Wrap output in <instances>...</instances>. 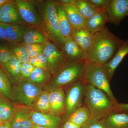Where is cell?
I'll list each match as a JSON object with an SVG mask.
<instances>
[{
	"label": "cell",
	"instance_id": "8d00e7d4",
	"mask_svg": "<svg viewBox=\"0 0 128 128\" xmlns=\"http://www.w3.org/2000/svg\"><path fill=\"white\" fill-rule=\"evenodd\" d=\"M32 73V72L24 67L21 64L20 68V73L22 78L27 79L28 80L31 75Z\"/></svg>",
	"mask_w": 128,
	"mask_h": 128
},
{
	"label": "cell",
	"instance_id": "836d02e7",
	"mask_svg": "<svg viewBox=\"0 0 128 128\" xmlns=\"http://www.w3.org/2000/svg\"><path fill=\"white\" fill-rule=\"evenodd\" d=\"M97 11L105 10L109 0H86Z\"/></svg>",
	"mask_w": 128,
	"mask_h": 128
},
{
	"label": "cell",
	"instance_id": "f546056e",
	"mask_svg": "<svg viewBox=\"0 0 128 128\" xmlns=\"http://www.w3.org/2000/svg\"><path fill=\"white\" fill-rule=\"evenodd\" d=\"M14 114L13 106L5 99L0 97V118L2 122L9 121Z\"/></svg>",
	"mask_w": 128,
	"mask_h": 128
},
{
	"label": "cell",
	"instance_id": "6da1fadb",
	"mask_svg": "<svg viewBox=\"0 0 128 128\" xmlns=\"http://www.w3.org/2000/svg\"><path fill=\"white\" fill-rule=\"evenodd\" d=\"M124 41L105 26L93 35L92 45L87 52L86 63L104 65L111 60Z\"/></svg>",
	"mask_w": 128,
	"mask_h": 128
},
{
	"label": "cell",
	"instance_id": "2e32d148",
	"mask_svg": "<svg viewBox=\"0 0 128 128\" xmlns=\"http://www.w3.org/2000/svg\"><path fill=\"white\" fill-rule=\"evenodd\" d=\"M21 22L20 17L13 2L1 6L0 23L20 24Z\"/></svg>",
	"mask_w": 128,
	"mask_h": 128
},
{
	"label": "cell",
	"instance_id": "4dcf8cb0",
	"mask_svg": "<svg viewBox=\"0 0 128 128\" xmlns=\"http://www.w3.org/2000/svg\"><path fill=\"white\" fill-rule=\"evenodd\" d=\"M12 88L7 76L0 69V93L6 98L10 99Z\"/></svg>",
	"mask_w": 128,
	"mask_h": 128
},
{
	"label": "cell",
	"instance_id": "74e56055",
	"mask_svg": "<svg viewBox=\"0 0 128 128\" xmlns=\"http://www.w3.org/2000/svg\"><path fill=\"white\" fill-rule=\"evenodd\" d=\"M115 110L128 113V103H117L115 105Z\"/></svg>",
	"mask_w": 128,
	"mask_h": 128
},
{
	"label": "cell",
	"instance_id": "9c48e42d",
	"mask_svg": "<svg viewBox=\"0 0 128 128\" xmlns=\"http://www.w3.org/2000/svg\"><path fill=\"white\" fill-rule=\"evenodd\" d=\"M21 19L28 24L42 30V21L35 4L26 0H13Z\"/></svg>",
	"mask_w": 128,
	"mask_h": 128
},
{
	"label": "cell",
	"instance_id": "52a82bcc",
	"mask_svg": "<svg viewBox=\"0 0 128 128\" xmlns=\"http://www.w3.org/2000/svg\"><path fill=\"white\" fill-rule=\"evenodd\" d=\"M43 54L48 60L50 74L54 75L67 62L64 50L50 41L44 44Z\"/></svg>",
	"mask_w": 128,
	"mask_h": 128
},
{
	"label": "cell",
	"instance_id": "ab89813d",
	"mask_svg": "<svg viewBox=\"0 0 128 128\" xmlns=\"http://www.w3.org/2000/svg\"><path fill=\"white\" fill-rule=\"evenodd\" d=\"M76 0H59L55 1L56 2L63 6L74 5Z\"/></svg>",
	"mask_w": 128,
	"mask_h": 128
},
{
	"label": "cell",
	"instance_id": "7402d4cb",
	"mask_svg": "<svg viewBox=\"0 0 128 128\" xmlns=\"http://www.w3.org/2000/svg\"><path fill=\"white\" fill-rule=\"evenodd\" d=\"M56 7L60 30L62 36L64 38L66 37L71 36L72 28L69 22L64 6L56 2Z\"/></svg>",
	"mask_w": 128,
	"mask_h": 128
},
{
	"label": "cell",
	"instance_id": "f35d334b",
	"mask_svg": "<svg viewBox=\"0 0 128 128\" xmlns=\"http://www.w3.org/2000/svg\"><path fill=\"white\" fill-rule=\"evenodd\" d=\"M29 62L35 68L38 67V68H42L45 70L43 66L41 64V62L37 59L36 57L30 58Z\"/></svg>",
	"mask_w": 128,
	"mask_h": 128
},
{
	"label": "cell",
	"instance_id": "b9f144b4",
	"mask_svg": "<svg viewBox=\"0 0 128 128\" xmlns=\"http://www.w3.org/2000/svg\"><path fill=\"white\" fill-rule=\"evenodd\" d=\"M0 40H6L4 29L1 23H0Z\"/></svg>",
	"mask_w": 128,
	"mask_h": 128
},
{
	"label": "cell",
	"instance_id": "ffe728a7",
	"mask_svg": "<svg viewBox=\"0 0 128 128\" xmlns=\"http://www.w3.org/2000/svg\"><path fill=\"white\" fill-rule=\"evenodd\" d=\"M48 41L44 33L40 30L28 28L19 43L23 46L32 44H44Z\"/></svg>",
	"mask_w": 128,
	"mask_h": 128
},
{
	"label": "cell",
	"instance_id": "7a4b0ae2",
	"mask_svg": "<svg viewBox=\"0 0 128 128\" xmlns=\"http://www.w3.org/2000/svg\"><path fill=\"white\" fill-rule=\"evenodd\" d=\"M34 4L41 18L43 32L50 41L63 50L64 38L60 30L55 1L37 2Z\"/></svg>",
	"mask_w": 128,
	"mask_h": 128
},
{
	"label": "cell",
	"instance_id": "e575fe53",
	"mask_svg": "<svg viewBox=\"0 0 128 128\" xmlns=\"http://www.w3.org/2000/svg\"><path fill=\"white\" fill-rule=\"evenodd\" d=\"M81 128H106L104 119L101 120L90 119Z\"/></svg>",
	"mask_w": 128,
	"mask_h": 128
},
{
	"label": "cell",
	"instance_id": "d6986e66",
	"mask_svg": "<svg viewBox=\"0 0 128 128\" xmlns=\"http://www.w3.org/2000/svg\"><path fill=\"white\" fill-rule=\"evenodd\" d=\"M4 29L6 41L19 43L28 28L20 24H2Z\"/></svg>",
	"mask_w": 128,
	"mask_h": 128
},
{
	"label": "cell",
	"instance_id": "5b68a950",
	"mask_svg": "<svg viewBox=\"0 0 128 128\" xmlns=\"http://www.w3.org/2000/svg\"><path fill=\"white\" fill-rule=\"evenodd\" d=\"M82 79L89 84L105 92L116 105L118 103L110 88V81L102 66L86 63Z\"/></svg>",
	"mask_w": 128,
	"mask_h": 128
},
{
	"label": "cell",
	"instance_id": "e0dca14e",
	"mask_svg": "<svg viewBox=\"0 0 128 128\" xmlns=\"http://www.w3.org/2000/svg\"><path fill=\"white\" fill-rule=\"evenodd\" d=\"M104 121L106 128H128V113L115 110Z\"/></svg>",
	"mask_w": 128,
	"mask_h": 128
},
{
	"label": "cell",
	"instance_id": "d6a6232c",
	"mask_svg": "<svg viewBox=\"0 0 128 128\" xmlns=\"http://www.w3.org/2000/svg\"><path fill=\"white\" fill-rule=\"evenodd\" d=\"M27 51L30 58L36 57L41 53H43L44 44H32L24 46Z\"/></svg>",
	"mask_w": 128,
	"mask_h": 128
},
{
	"label": "cell",
	"instance_id": "484cf974",
	"mask_svg": "<svg viewBox=\"0 0 128 128\" xmlns=\"http://www.w3.org/2000/svg\"><path fill=\"white\" fill-rule=\"evenodd\" d=\"M32 106L37 110V112L43 113L50 112L48 91H41L35 98Z\"/></svg>",
	"mask_w": 128,
	"mask_h": 128
},
{
	"label": "cell",
	"instance_id": "277c9868",
	"mask_svg": "<svg viewBox=\"0 0 128 128\" xmlns=\"http://www.w3.org/2000/svg\"><path fill=\"white\" fill-rule=\"evenodd\" d=\"M86 64V60L67 61L54 74L49 84V90L72 85L81 80Z\"/></svg>",
	"mask_w": 128,
	"mask_h": 128
},
{
	"label": "cell",
	"instance_id": "7bdbcfd3",
	"mask_svg": "<svg viewBox=\"0 0 128 128\" xmlns=\"http://www.w3.org/2000/svg\"><path fill=\"white\" fill-rule=\"evenodd\" d=\"M22 65L24 67H25L26 68L28 69V70H30V71L32 72L34 70L35 68L29 61L26 62V63L22 64Z\"/></svg>",
	"mask_w": 128,
	"mask_h": 128
},
{
	"label": "cell",
	"instance_id": "d590c367",
	"mask_svg": "<svg viewBox=\"0 0 128 128\" xmlns=\"http://www.w3.org/2000/svg\"><path fill=\"white\" fill-rule=\"evenodd\" d=\"M36 58L42 64L45 70L48 71V60L43 53H41L37 56Z\"/></svg>",
	"mask_w": 128,
	"mask_h": 128
},
{
	"label": "cell",
	"instance_id": "4fadbf2b",
	"mask_svg": "<svg viewBox=\"0 0 128 128\" xmlns=\"http://www.w3.org/2000/svg\"><path fill=\"white\" fill-rule=\"evenodd\" d=\"M50 112L59 116L66 111V95L62 88L49 90Z\"/></svg>",
	"mask_w": 128,
	"mask_h": 128
},
{
	"label": "cell",
	"instance_id": "f1b7e54d",
	"mask_svg": "<svg viewBox=\"0 0 128 128\" xmlns=\"http://www.w3.org/2000/svg\"><path fill=\"white\" fill-rule=\"evenodd\" d=\"M11 43L9 48L13 55L22 64L28 62L30 58L25 46L19 43Z\"/></svg>",
	"mask_w": 128,
	"mask_h": 128
},
{
	"label": "cell",
	"instance_id": "9a60e30c",
	"mask_svg": "<svg viewBox=\"0 0 128 128\" xmlns=\"http://www.w3.org/2000/svg\"><path fill=\"white\" fill-rule=\"evenodd\" d=\"M71 36L76 44L87 52L91 48L93 41V35L86 27L72 28Z\"/></svg>",
	"mask_w": 128,
	"mask_h": 128
},
{
	"label": "cell",
	"instance_id": "8fae6325",
	"mask_svg": "<svg viewBox=\"0 0 128 128\" xmlns=\"http://www.w3.org/2000/svg\"><path fill=\"white\" fill-rule=\"evenodd\" d=\"M30 116L34 124L45 128H60L62 123L61 118L51 113H43L32 110Z\"/></svg>",
	"mask_w": 128,
	"mask_h": 128
},
{
	"label": "cell",
	"instance_id": "3957f363",
	"mask_svg": "<svg viewBox=\"0 0 128 128\" xmlns=\"http://www.w3.org/2000/svg\"><path fill=\"white\" fill-rule=\"evenodd\" d=\"M84 100L91 119L101 120L115 110V104L104 92L85 83Z\"/></svg>",
	"mask_w": 128,
	"mask_h": 128
},
{
	"label": "cell",
	"instance_id": "ee69618b",
	"mask_svg": "<svg viewBox=\"0 0 128 128\" xmlns=\"http://www.w3.org/2000/svg\"><path fill=\"white\" fill-rule=\"evenodd\" d=\"M0 128H11L10 123L9 121L3 122L0 125Z\"/></svg>",
	"mask_w": 128,
	"mask_h": 128
},
{
	"label": "cell",
	"instance_id": "1f68e13d",
	"mask_svg": "<svg viewBox=\"0 0 128 128\" xmlns=\"http://www.w3.org/2000/svg\"><path fill=\"white\" fill-rule=\"evenodd\" d=\"M12 54L9 47L0 44V65L4 69Z\"/></svg>",
	"mask_w": 128,
	"mask_h": 128
},
{
	"label": "cell",
	"instance_id": "d4e9b609",
	"mask_svg": "<svg viewBox=\"0 0 128 128\" xmlns=\"http://www.w3.org/2000/svg\"><path fill=\"white\" fill-rule=\"evenodd\" d=\"M21 64L20 60L12 54L5 66L4 69L14 82H18L22 79L20 73Z\"/></svg>",
	"mask_w": 128,
	"mask_h": 128
},
{
	"label": "cell",
	"instance_id": "603a6c76",
	"mask_svg": "<svg viewBox=\"0 0 128 128\" xmlns=\"http://www.w3.org/2000/svg\"><path fill=\"white\" fill-rule=\"evenodd\" d=\"M64 7L72 28L85 27L86 20L74 5L64 6Z\"/></svg>",
	"mask_w": 128,
	"mask_h": 128
},
{
	"label": "cell",
	"instance_id": "7c38bea8",
	"mask_svg": "<svg viewBox=\"0 0 128 128\" xmlns=\"http://www.w3.org/2000/svg\"><path fill=\"white\" fill-rule=\"evenodd\" d=\"M63 50L68 62L86 60L87 52L78 46L71 36L64 38Z\"/></svg>",
	"mask_w": 128,
	"mask_h": 128
},
{
	"label": "cell",
	"instance_id": "c3c4849f",
	"mask_svg": "<svg viewBox=\"0 0 128 128\" xmlns=\"http://www.w3.org/2000/svg\"><path fill=\"white\" fill-rule=\"evenodd\" d=\"M0 97H1L0 94Z\"/></svg>",
	"mask_w": 128,
	"mask_h": 128
},
{
	"label": "cell",
	"instance_id": "30bf717a",
	"mask_svg": "<svg viewBox=\"0 0 128 128\" xmlns=\"http://www.w3.org/2000/svg\"><path fill=\"white\" fill-rule=\"evenodd\" d=\"M105 12L108 22L118 26L128 16V0H109Z\"/></svg>",
	"mask_w": 128,
	"mask_h": 128
},
{
	"label": "cell",
	"instance_id": "8992f818",
	"mask_svg": "<svg viewBox=\"0 0 128 128\" xmlns=\"http://www.w3.org/2000/svg\"><path fill=\"white\" fill-rule=\"evenodd\" d=\"M42 86H37L26 81L13 86L10 99L15 103L32 106L37 96L43 90Z\"/></svg>",
	"mask_w": 128,
	"mask_h": 128
},
{
	"label": "cell",
	"instance_id": "44dd1931",
	"mask_svg": "<svg viewBox=\"0 0 128 128\" xmlns=\"http://www.w3.org/2000/svg\"><path fill=\"white\" fill-rule=\"evenodd\" d=\"M30 112L27 108H20L16 112L10 123L11 128H32L34 124L30 118Z\"/></svg>",
	"mask_w": 128,
	"mask_h": 128
},
{
	"label": "cell",
	"instance_id": "681fc988",
	"mask_svg": "<svg viewBox=\"0 0 128 128\" xmlns=\"http://www.w3.org/2000/svg\"><path fill=\"white\" fill-rule=\"evenodd\" d=\"M1 6H0V9Z\"/></svg>",
	"mask_w": 128,
	"mask_h": 128
},
{
	"label": "cell",
	"instance_id": "ba28073f",
	"mask_svg": "<svg viewBox=\"0 0 128 128\" xmlns=\"http://www.w3.org/2000/svg\"><path fill=\"white\" fill-rule=\"evenodd\" d=\"M85 83L82 78L75 82L68 90L66 96V116L68 117L72 113L82 106L84 98Z\"/></svg>",
	"mask_w": 128,
	"mask_h": 128
},
{
	"label": "cell",
	"instance_id": "f6af8a7d",
	"mask_svg": "<svg viewBox=\"0 0 128 128\" xmlns=\"http://www.w3.org/2000/svg\"><path fill=\"white\" fill-rule=\"evenodd\" d=\"M13 2V0H0V6H2L6 4L12 3Z\"/></svg>",
	"mask_w": 128,
	"mask_h": 128
},
{
	"label": "cell",
	"instance_id": "60d3db41",
	"mask_svg": "<svg viewBox=\"0 0 128 128\" xmlns=\"http://www.w3.org/2000/svg\"><path fill=\"white\" fill-rule=\"evenodd\" d=\"M81 128L82 127L68 120L66 122L63 127V128Z\"/></svg>",
	"mask_w": 128,
	"mask_h": 128
},
{
	"label": "cell",
	"instance_id": "83f0119b",
	"mask_svg": "<svg viewBox=\"0 0 128 128\" xmlns=\"http://www.w3.org/2000/svg\"><path fill=\"white\" fill-rule=\"evenodd\" d=\"M74 6L86 21L92 17L97 12L89 4L86 0H76Z\"/></svg>",
	"mask_w": 128,
	"mask_h": 128
},
{
	"label": "cell",
	"instance_id": "bcb514c9",
	"mask_svg": "<svg viewBox=\"0 0 128 128\" xmlns=\"http://www.w3.org/2000/svg\"><path fill=\"white\" fill-rule=\"evenodd\" d=\"M45 128L44 127H42V126H38V125H36V124H34L32 126V128Z\"/></svg>",
	"mask_w": 128,
	"mask_h": 128
},
{
	"label": "cell",
	"instance_id": "5bb4252c",
	"mask_svg": "<svg viewBox=\"0 0 128 128\" xmlns=\"http://www.w3.org/2000/svg\"><path fill=\"white\" fill-rule=\"evenodd\" d=\"M128 54V39L124 40L111 60L102 66L110 81L112 80L116 69Z\"/></svg>",
	"mask_w": 128,
	"mask_h": 128
},
{
	"label": "cell",
	"instance_id": "7dc6e473",
	"mask_svg": "<svg viewBox=\"0 0 128 128\" xmlns=\"http://www.w3.org/2000/svg\"><path fill=\"white\" fill-rule=\"evenodd\" d=\"M2 122H2V120L0 118V125L2 124Z\"/></svg>",
	"mask_w": 128,
	"mask_h": 128
},
{
	"label": "cell",
	"instance_id": "ac0fdd59",
	"mask_svg": "<svg viewBox=\"0 0 128 128\" xmlns=\"http://www.w3.org/2000/svg\"><path fill=\"white\" fill-rule=\"evenodd\" d=\"M108 22L105 10L97 11L90 18L86 21L85 27L92 35L100 31Z\"/></svg>",
	"mask_w": 128,
	"mask_h": 128
},
{
	"label": "cell",
	"instance_id": "4316f807",
	"mask_svg": "<svg viewBox=\"0 0 128 128\" xmlns=\"http://www.w3.org/2000/svg\"><path fill=\"white\" fill-rule=\"evenodd\" d=\"M50 74L48 71L38 67L35 68L27 81L37 86H40L50 80Z\"/></svg>",
	"mask_w": 128,
	"mask_h": 128
},
{
	"label": "cell",
	"instance_id": "cb8c5ba5",
	"mask_svg": "<svg viewBox=\"0 0 128 128\" xmlns=\"http://www.w3.org/2000/svg\"><path fill=\"white\" fill-rule=\"evenodd\" d=\"M91 118L89 110L86 106H82L74 111L68 117L67 120L82 127Z\"/></svg>",
	"mask_w": 128,
	"mask_h": 128
}]
</instances>
